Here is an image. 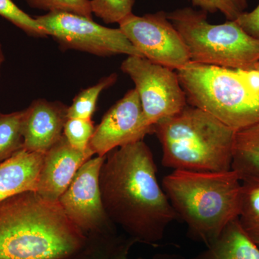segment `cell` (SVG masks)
Masks as SVG:
<instances>
[{"label":"cell","mask_w":259,"mask_h":259,"mask_svg":"<svg viewBox=\"0 0 259 259\" xmlns=\"http://www.w3.org/2000/svg\"><path fill=\"white\" fill-rule=\"evenodd\" d=\"M143 111L136 89L116 102L97 125L89 148L98 156H105L116 148L143 141L152 132Z\"/></svg>","instance_id":"obj_11"},{"label":"cell","mask_w":259,"mask_h":259,"mask_svg":"<svg viewBox=\"0 0 259 259\" xmlns=\"http://www.w3.org/2000/svg\"><path fill=\"white\" fill-rule=\"evenodd\" d=\"M92 12L106 23H120L132 14L135 0H90Z\"/></svg>","instance_id":"obj_21"},{"label":"cell","mask_w":259,"mask_h":259,"mask_svg":"<svg viewBox=\"0 0 259 259\" xmlns=\"http://www.w3.org/2000/svg\"><path fill=\"white\" fill-rule=\"evenodd\" d=\"M162 184L177 218L188 227L189 234L207 246L238 217L241 181L233 170H174Z\"/></svg>","instance_id":"obj_3"},{"label":"cell","mask_w":259,"mask_h":259,"mask_svg":"<svg viewBox=\"0 0 259 259\" xmlns=\"http://www.w3.org/2000/svg\"><path fill=\"white\" fill-rule=\"evenodd\" d=\"M194 259H259V248L242 229L238 218Z\"/></svg>","instance_id":"obj_15"},{"label":"cell","mask_w":259,"mask_h":259,"mask_svg":"<svg viewBox=\"0 0 259 259\" xmlns=\"http://www.w3.org/2000/svg\"><path fill=\"white\" fill-rule=\"evenodd\" d=\"M32 8L49 12H66L93 18L90 0H27Z\"/></svg>","instance_id":"obj_23"},{"label":"cell","mask_w":259,"mask_h":259,"mask_svg":"<svg viewBox=\"0 0 259 259\" xmlns=\"http://www.w3.org/2000/svg\"><path fill=\"white\" fill-rule=\"evenodd\" d=\"M4 52H3V47H2L1 44H0V67H1L2 64H3V63L4 62Z\"/></svg>","instance_id":"obj_27"},{"label":"cell","mask_w":259,"mask_h":259,"mask_svg":"<svg viewBox=\"0 0 259 259\" xmlns=\"http://www.w3.org/2000/svg\"><path fill=\"white\" fill-rule=\"evenodd\" d=\"M48 35L66 49L99 56L117 54L144 57L120 28H110L93 18L66 12H49L35 18Z\"/></svg>","instance_id":"obj_7"},{"label":"cell","mask_w":259,"mask_h":259,"mask_svg":"<svg viewBox=\"0 0 259 259\" xmlns=\"http://www.w3.org/2000/svg\"><path fill=\"white\" fill-rule=\"evenodd\" d=\"M232 170L240 180L259 175V122L236 132Z\"/></svg>","instance_id":"obj_16"},{"label":"cell","mask_w":259,"mask_h":259,"mask_svg":"<svg viewBox=\"0 0 259 259\" xmlns=\"http://www.w3.org/2000/svg\"><path fill=\"white\" fill-rule=\"evenodd\" d=\"M113 259H129L127 257L126 251H120L114 256Z\"/></svg>","instance_id":"obj_26"},{"label":"cell","mask_w":259,"mask_h":259,"mask_svg":"<svg viewBox=\"0 0 259 259\" xmlns=\"http://www.w3.org/2000/svg\"><path fill=\"white\" fill-rule=\"evenodd\" d=\"M95 128L92 120L68 118L64 125V136L73 148L85 152L89 148Z\"/></svg>","instance_id":"obj_22"},{"label":"cell","mask_w":259,"mask_h":259,"mask_svg":"<svg viewBox=\"0 0 259 259\" xmlns=\"http://www.w3.org/2000/svg\"><path fill=\"white\" fill-rule=\"evenodd\" d=\"M86 241L59 202L25 192L0 202V259H69Z\"/></svg>","instance_id":"obj_2"},{"label":"cell","mask_w":259,"mask_h":259,"mask_svg":"<svg viewBox=\"0 0 259 259\" xmlns=\"http://www.w3.org/2000/svg\"><path fill=\"white\" fill-rule=\"evenodd\" d=\"M119 28L148 60L173 70L190 62L188 49L166 13L138 16L131 14L119 23Z\"/></svg>","instance_id":"obj_9"},{"label":"cell","mask_w":259,"mask_h":259,"mask_svg":"<svg viewBox=\"0 0 259 259\" xmlns=\"http://www.w3.org/2000/svg\"><path fill=\"white\" fill-rule=\"evenodd\" d=\"M121 70L136 85L148 125L153 127L187 106L185 93L175 70L137 56H129Z\"/></svg>","instance_id":"obj_8"},{"label":"cell","mask_w":259,"mask_h":259,"mask_svg":"<svg viewBox=\"0 0 259 259\" xmlns=\"http://www.w3.org/2000/svg\"><path fill=\"white\" fill-rule=\"evenodd\" d=\"M45 153L20 150L0 163V202L25 192H36Z\"/></svg>","instance_id":"obj_14"},{"label":"cell","mask_w":259,"mask_h":259,"mask_svg":"<svg viewBox=\"0 0 259 259\" xmlns=\"http://www.w3.org/2000/svg\"><path fill=\"white\" fill-rule=\"evenodd\" d=\"M253 70H257V71H259V61L255 65L254 69H253Z\"/></svg>","instance_id":"obj_28"},{"label":"cell","mask_w":259,"mask_h":259,"mask_svg":"<svg viewBox=\"0 0 259 259\" xmlns=\"http://www.w3.org/2000/svg\"><path fill=\"white\" fill-rule=\"evenodd\" d=\"M152 132L161 143L162 164L182 171L232 170L236 131L207 112L187 105L158 121Z\"/></svg>","instance_id":"obj_4"},{"label":"cell","mask_w":259,"mask_h":259,"mask_svg":"<svg viewBox=\"0 0 259 259\" xmlns=\"http://www.w3.org/2000/svg\"><path fill=\"white\" fill-rule=\"evenodd\" d=\"M100 187L107 217L136 241L157 245L168 225L178 219L158 183L153 153L144 141L107 155Z\"/></svg>","instance_id":"obj_1"},{"label":"cell","mask_w":259,"mask_h":259,"mask_svg":"<svg viewBox=\"0 0 259 259\" xmlns=\"http://www.w3.org/2000/svg\"><path fill=\"white\" fill-rule=\"evenodd\" d=\"M187 103L233 131L259 122V90L249 70L232 69L190 61L177 71Z\"/></svg>","instance_id":"obj_5"},{"label":"cell","mask_w":259,"mask_h":259,"mask_svg":"<svg viewBox=\"0 0 259 259\" xmlns=\"http://www.w3.org/2000/svg\"><path fill=\"white\" fill-rule=\"evenodd\" d=\"M238 222L242 229L259 248V175L241 179Z\"/></svg>","instance_id":"obj_17"},{"label":"cell","mask_w":259,"mask_h":259,"mask_svg":"<svg viewBox=\"0 0 259 259\" xmlns=\"http://www.w3.org/2000/svg\"><path fill=\"white\" fill-rule=\"evenodd\" d=\"M117 76L112 74L102 78L98 83L80 92L68 107V118L92 120L99 97L102 91L110 88L117 81Z\"/></svg>","instance_id":"obj_19"},{"label":"cell","mask_w":259,"mask_h":259,"mask_svg":"<svg viewBox=\"0 0 259 259\" xmlns=\"http://www.w3.org/2000/svg\"><path fill=\"white\" fill-rule=\"evenodd\" d=\"M194 6L202 11L213 13H222L228 21H235L239 18L247 8V0H191Z\"/></svg>","instance_id":"obj_24"},{"label":"cell","mask_w":259,"mask_h":259,"mask_svg":"<svg viewBox=\"0 0 259 259\" xmlns=\"http://www.w3.org/2000/svg\"><path fill=\"white\" fill-rule=\"evenodd\" d=\"M68 107L60 102L38 99L24 110L23 149L46 153L64 136Z\"/></svg>","instance_id":"obj_13"},{"label":"cell","mask_w":259,"mask_h":259,"mask_svg":"<svg viewBox=\"0 0 259 259\" xmlns=\"http://www.w3.org/2000/svg\"><path fill=\"white\" fill-rule=\"evenodd\" d=\"M94 155L90 148L85 152L75 149L63 136L45 153L35 192L46 200L59 202L80 167Z\"/></svg>","instance_id":"obj_12"},{"label":"cell","mask_w":259,"mask_h":259,"mask_svg":"<svg viewBox=\"0 0 259 259\" xmlns=\"http://www.w3.org/2000/svg\"><path fill=\"white\" fill-rule=\"evenodd\" d=\"M235 21L247 33L259 40V5L251 12H245Z\"/></svg>","instance_id":"obj_25"},{"label":"cell","mask_w":259,"mask_h":259,"mask_svg":"<svg viewBox=\"0 0 259 259\" xmlns=\"http://www.w3.org/2000/svg\"><path fill=\"white\" fill-rule=\"evenodd\" d=\"M166 17L183 39L192 62L248 71L259 61V40L236 21L212 25L206 12L190 8Z\"/></svg>","instance_id":"obj_6"},{"label":"cell","mask_w":259,"mask_h":259,"mask_svg":"<svg viewBox=\"0 0 259 259\" xmlns=\"http://www.w3.org/2000/svg\"><path fill=\"white\" fill-rule=\"evenodd\" d=\"M24 110L0 112V163L23 149Z\"/></svg>","instance_id":"obj_18"},{"label":"cell","mask_w":259,"mask_h":259,"mask_svg":"<svg viewBox=\"0 0 259 259\" xmlns=\"http://www.w3.org/2000/svg\"><path fill=\"white\" fill-rule=\"evenodd\" d=\"M0 16L3 17L25 33L34 37H47V32L36 19L20 9L13 0H0Z\"/></svg>","instance_id":"obj_20"},{"label":"cell","mask_w":259,"mask_h":259,"mask_svg":"<svg viewBox=\"0 0 259 259\" xmlns=\"http://www.w3.org/2000/svg\"><path fill=\"white\" fill-rule=\"evenodd\" d=\"M105 158L97 156L85 162L59 199L66 215L83 233L103 231L112 223L104 208L100 187Z\"/></svg>","instance_id":"obj_10"}]
</instances>
